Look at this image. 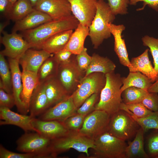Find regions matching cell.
Segmentation results:
<instances>
[{
	"mask_svg": "<svg viewBox=\"0 0 158 158\" xmlns=\"http://www.w3.org/2000/svg\"><path fill=\"white\" fill-rule=\"evenodd\" d=\"M0 158H38V156L34 153L13 152L6 149L1 144L0 145Z\"/></svg>",
	"mask_w": 158,
	"mask_h": 158,
	"instance_id": "40",
	"label": "cell"
},
{
	"mask_svg": "<svg viewBox=\"0 0 158 158\" xmlns=\"http://www.w3.org/2000/svg\"><path fill=\"white\" fill-rule=\"evenodd\" d=\"M35 118L30 115L16 113L7 108L0 107V125H13L20 128L25 132H35L32 124Z\"/></svg>",
	"mask_w": 158,
	"mask_h": 158,
	"instance_id": "16",
	"label": "cell"
},
{
	"mask_svg": "<svg viewBox=\"0 0 158 158\" xmlns=\"http://www.w3.org/2000/svg\"><path fill=\"white\" fill-rule=\"evenodd\" d=\"M76 107L71 95L49 108L38 118L43 120H58L63 121L77 113Z\"/></svg>",
	"mask_w": 158,
	"mask_h": 158,
	"instance_id": "15",
	"label": "cell"
},
{
	"mask_svg": "<svg viewBox=\"0 0 158 158\" xmlns=\"http://www.w3.org/2000/svg\"><path fill=\"white\" fill-rule=\"evenodd\" d=\"M126 112L137 123L144 133L150 129L158 130V111L153 112L147 116L141 118L135 116L128 109Z\"/></svg>",
	"mask_w": 158,
	"mask_h": 158,
	"instance_id": "34",
	"label": "cell"
},
{
	"mask_svg": "<svg viewBox=\"0 0 158 158\" xmlns=\"http://www.w3.org/2000/svg\"><path fill=\"white\" fill-rule=\"evenodd\" d=\"M86 116L77 113L63 121L69 131H78L82 126Z\"/></svg>",
	"mask_w": 158,
	"mask_h": 158,
	"instance_id": "36",
	"label": "cell"
},
{
	"mask_svg": "<svg viewBox=\"0 0 158 158\" xmlns=\"http://www.w3.org/2000/svg\"><path fill=\"white\" fill-rule=\"evenodd\" d=\"M139 1L143 2V6L137 11L143 10L145 6L147 5L157 11H158V0H130L129 4L132 5H135Z\"/></svg>",
	"mask_w": 158,
	"mask_h": 158,
	"instance_id": "46",
	"label": "cell"
},
{
	"mask_svg": "<svg viewBox=\"0 0 158 158\" xmlns=\"http://www.w3.org/2000/svg\"><path fill=\"white\" fill-rule=\"evenodd\" d=\"M51 140L36 132H25L17 140L16 149L21 153L35 154L38 158H52L49 152Z\"/></svg>",
	"mask_w": 158,
	"mask_h": 158,
	"instance_id": "7",
	"label": "cell"
},
{
	"mask_svg": "<svg viewBox=\"0 0 158 158\" xmlns=\"http://www.w3.org/2000/svg\"><path fill=\"white\" fill-rule=\"evenodd\" d=\"M79 24L72 15L66 18L52 20L35 28L22 32L21 34L31 48L39 49L42 44L51 36L61 31L75 30Z\"/></svg>",
	"mask_w": 158,
	"mask_h": 158,
	"instance_id": "1",
	"label": "cell"
},
{
	"mask_svg": "<svg viewBox=\"0 0 158 158\" xmlns=\"http://www.w3.org/2000/svg\"><path fill=\"white\" fill-rule=\"evenodd\" d=\"M125 107L138 118H143L152 113L141 102L126 104Z\"/></svg>",
	"mask_w": 158,
	"mask_h": 158,
	"instance_id": "39",
	"label": "cell"
},
{
	"mask_svg": "<svg viewBox=\"0 0 158 158\" xmlns=\"http://www.w3.org/2000/svg\"><path fill=\"white\" fill-rule=\"evenodd\" d=\"M0 88L13 94L11 73L9 64L5 56L0 54Z\"/></svg>",
	"mask_w": 158,
	"mask_h": 158,
	"instance_id": "32",
	"label": "cell"
},
{
	"mask_svg": "<svg viewBox=\"0 0 158 158\" xmlns=\"http://www.w3.org/2000/svg\"><path fill=\"white\" fill-rule=\"evenodd\" d=\"M72 15L79 23L89 27L97 10V0H68Z\"/></svg>",
	"mask_w": 158,
	"mask_h": 158,
	"instance_id": "13",
	"label": "cell"
},
{
	"mask_svg": "<svg viewBox=\"0 0 158 158\" xmlns=\"http://www.w3.org/2000/svg\"><path fill=\"white\" fill-rule=\"evenodd\" d=\"M100 94L94 93L87 98L81 105L78 108L77 113L86 116L94 110L95 104Z\"/></svg>",
	"mask_w": 158,
	"mask_h": 158,
	"instance_id": "37",
	"label": "cell"
},
{
	"mask_svg": "<svg viewBox=\"0 0 158 158\" xmlns=\"http://www.w3.org/2000/svg\"><path fill=\"white\" fill-rule=\"evenodd\" d=\"M59 64L54 56L46 59L39 68L37 75L39 83H44L47 80L56 77Z\"/></svg>",
	"mask_w": 158,
	"mask_h": 158,
	"instance_id": "30",
	"label": "cell"
},
{
	"mask_svg": "<svg viewBox=\"0 0 158 158\" xmlns=\"http://www.w3.org/2000/svg\"><path fill=\"white\" fill-rule=\"evenodd\" d=\"M87 50V49L84 47L81 52L75 56L76 61L79 68L85 74L92 59V56L88 54Z\"/></svg>",
	"mask_w": 158,
	"mask_h": 158,
	"instance_id": "41",
	"label": "cell"
},
{
	"mask_svg": "<svg viewBox=\"0 0 158 158\" xmlns=\"http://www.w3.org/2000/svg\"><path fill=\"white\" fill-rule=\"evenodd\" d=\"M106 82L105 74L102 73L94 72L84 76L71 95L77 108H79L92 94H100Z\"/></svg>",
	"mask_w": 158,
	"mask_h": 158,
	"instance_id": "8",
	"label": "cell"
},
{
	"mask_svg": "<svg viewBox=\"0 0 158 158\" xmlns=\"http://www.w3.org/2000/svg\"><path fill=\"white\" fill-rule=\"evenodd\" d=\"M111 33L114 38V50L120 63L129 68L130 66L125 40L122 38V33L125 27L123 25H116L111 23L108 25Z\"/></svg>",
	"mask_w": 158,
	"mask_h": 158,
	"instance_id": "20",
	"label": "cell"
},
{
	"mask_svg": "<svg viewBox=\"0 0 158 158\" xmlns=\"http://www.w3.org/2000/svg\"><path fill=\"white\" fill-rule=\"evenodd\" d=\"M94 140L80 134L78 131H71L66 135L51 140L49 152L52 158L60 153L73 149L78 152L85 153L88 157V150L94 149Z\"/></svg>",
	"mask_w": 158,
	"mask_h": 158,
	"instance_id": "4",
	"label": "cell"
},
{
	"mask_svg": "<svg viewBox=\"0 0 158 158\" xmlns=\"http://www.w3.org/2000/svg\"><path fill=\"white\" fill-rule=\"evenodd\" d=\"M149 92H156L158 93V80L153 83L148 90Z\"/></svg>",
	"mask_w": 158,
	"mask_h": 158,
	"instance_id": "48",
	"label": "cell"
},
{
	"mask_svg": "<svg viewBox=\"0 0 158 158\" xmlns=\"http://www.w3.org/2000/svg\"><path fill=\"white\" fill-rule=\"evenodd\" d=\"M23 90L20 99L29 110V103L32 93L39 83L37 73L23 69L22 72Z\"/></svg>",
	"mask_w": 158,
	"mask_h": 158,
	"instance_id": "26",
	"label": "cell"
},
{
	"mask_svg": "<svg viewBox=\"0 0 158 158\" xmlns=\"http://www.w3.org/2000/svg\"><path fill=\"white\" fill-rule=\"evenodd\" d=\"M156 158H158V156L157 157H156Z\"/></svg>",
	"mask_w": 158,
	"mask_h": 158,
	"instance_id": "54",
	"label": "cell"
},
{
	"mask_svg": "<svg viewBox=\"0 0 158 158\" xmlns=\"http://www.w3.org/2000/svg\"><path fill=\"white\" fill-rule=\"evenodd\" d=\"M95 148L92 158H126L127 146L125 141L110 134L107 131L94 140Z\"/></svg>",
	"mask_w": 158,
	"mask_h": 158,
	"instance_id": "5",
	"label": "cell"
},
{
	"mask_svg": "<svg viewBox=\"0 0 158 158\" xmlns=\"http://www.w3.org/2000/svg\"><path fill=\"white\" fill-rule=\"evenodd\" d=\"M147 149L150 156L156 158L158 156V133L152 135L147 141Z\"/></svg>",
	"mask_w": 158,
	"mask_h": 158,
	"instance_id": "44",
	"label": "cell"
},
{
	"mask_svg": "<svg viewBox=\"0 0 158 158\" xmlns=\"http://www.w3.org/2000/svg\"><path fill=\"white\" fill-rule=\"evenodd\" d=\"M108 5L113 13L124 15L128 13L127 7L130 0H108Z\"/></svg>",
	"mask_w": 158,
	"mask_h": 158,
	"instance_id": "38",
	"label": "cell"
},
{
	"mask_svg": "<svg viewBox=\"0 0 158 158\" xmlns=\"http://www.w3.org/2000/svg\"><path fill=\"white\" fill-rule=\"evenodd\" d=\"M79 68L75 56L68 63L59 65L56 78L70 95L75 90L85 75Z\"/></svg>",
	"mask_w": 158,
	"mask_h": 158,
	"instance_id": "10",
	"label": "cell"
},
{
	"mask_svg": "<svg viewBox=\"0 0 158 158\" xmlns=\"http://www.w3.org/2000/svg\"><path fill=\"white\" fill-rule=\"evenodd\" d=\"M73 55L70 51L63 49L54 54V57L59 65H61L69 62Z\"/></svg>",
	"mask_w": 158,
	"mask_h": 158,
	"instance_id": "45",
	"label": "cell"
},
{
	"mask_svg": "<svg viewBox=\"0 0 158 158\" xmlns=\"http://www.w3.org/2000/svg\"><path fill=\"white\" fill-rule=\"evenodd\" d=\"M49 108L44 83H39L34 89L30 97L29 112L30 115L36 118Z\"/></svg>",
	"mask_w": 158,
	"mask_h": 158,
	"instance_id": "21",
	"label": "cell"
},
{
	"mask_svg": "<svg viewBox=\"0 0 158 158\" xmlns=\"http://www.w3.org/2000/svg\"><path fill=\"white\" fill-rule=\"evenodd\" d=\"M141 103L147 109L152 112L158 111V94L149 92Z\"/></svg>",
	"mask_w": 158,
	"mask_h": 158,
	"instance_id": "42",
	"label": "cell"
},
{
	"mask_svg": "<svg viewBox=\"0 0 158 158\" xmlns=\"http://www.w3.org/2000/svg\"><path fill=\"white\" fill-rule=\"evenodd\" d=\"M34 9L30 0H17L13 4L6 18L16 22L24 18Z\"/></svg>",
	"mask_w": 158,
	"mask_h": 158,
	"instance_id": "31",
	"label": "cell"
},
{
	"mask_svg": "<svg viewBox=\"0 0 158 158\" xmlns=\"http://www.w3.org/2000/svg\"><path fill=\"white\" fill-rule=\"evenodd\" d=\"M149 49H147L139 56L132 58L130 61V66L128 68L130 72H139L155 82L157 75L148 56Z\"/></svg>",
	"mask_w": 158,
	"mask_h": 158,
	"instance_id": "22",
	"label": "cell"
},
{
	"mask_svg": "<svg viewBox=\"0 0 158 158\" xmlns=\"http://www.w3.org/2000/svg\"><path fill=\"white\" fill-rule=\"evenodd\" d=\"M44 85L49 108L70 95L56 77L47 80Z\"/></svg>",
	"mask_w": 158,
	"mask_h": 158,
	"instance_id": "23",
	"label": "cell"
},
{
	"mask_svg": "<svg viewBox=\"0 0 158 158\" xmlns=\"http://www.w3.org/2000/svg\"><path fill=\"white\" fill-rule=\"evenodd\" d=\"M148 91L134 87H130L121 93L122 102L125 104L141 102L148 93Z\"/></svg>",
	"mask_w": 158,
	"mask_h": 158,
	"instance_id": "33",
	"label": "cell"
},
{
	"mask_svg": "<svg viewBox=\"0 0 158 158\" xmlns=\"http://www.w3.org/2000/svg\"><path fill=\"white\" fill-rule=\"evenodd\" d=\"M52 20L47 14L34 8L24 18L15 22L12 32H23L32 29Z\"/></svg>",
	"mask_w": 158,
	"mask_h": 158,
	"instance_id": "19",
	"label": "cell"
},
{
	"mask_svg": "<svg viewBox=\"0 0 158 158\" xmlns=\"http://www.w3.org/2000/svg\"><path fill=\"white\" fill-rule=\"evenodd\" d=\"M13 4L10 0H0V11L1 13L7 18Z\"/></svg>",
	"mask_w": 158,
	"mask_h": 158,
	"instance_id": "47",
	"label": "cell"
},
{
	"mask_svg": "<svg viewBox=\"0 0 158 158\" xmlns=\"http://www.w3.org/2000/svg\"><path fill=\"white\" fill-rule=\"evenodd\" d=\"M19 60L10 58L8 59V63L12 75L13 94L18 111L21 114H27L29 112V110L20 98L23 90V84L22 83V72L19 68Z\"/></svg>",
	"mask_w": 158,
	"mask_h": 158,
	"instance_id": "17",
	"label": "cell"
},
{
	"mask_svg": "<svg viewBox=\"0 0 158 158\" xmlns=\"http://www.w3.org/2000/svg\"><path fill=\"white\" fill-rule=\"evenodd\" d=\"M115 16L108 3L104 1H97L96 13L89 27L88 36L94 48H98L104 40L111 37L108 25L112 23Z\"/></svg>",
	"mask_w": 158,
	"mask_h": 158,
	"instance_id": "3",
	"label": "cell"
},
{
	"mask_svg": "<svg viewBox=\"0 0 158 158\" xmlns=\"http://www.w3.org/2000/svg\"><path fill=\"white\" fill-rule=\"evenodd\" d=\"M89 27L79 23L63 49L75 55L80 54L84 47V42L89 35Z\"/></svg>",
	"mask_w": 158,
	"mask_h": 158,
	"instance_id": "25",
	"label": "cell"
},
{
	"mask_svg": "<svg viewBox=\"0 0 158 158\" xmlns=\"http://www.w3.org/2000/svg\"><path fill=\"white\" fill-rule=\"evenodd\" d=\"M131 115L123 110L110 116L107 131L125 141L135 135L140 127Z\"/></svg>",
	"mask_w": 158,
	"mask_h": 158,
	"instance_id": "6",
	"label": "cell"
},
{
	"mask_svg": "<svg viewBox=\"0 0 158 158\" xmlns=\"http://www.w3.org/2000/svg\"><path fill=\"white\" fill-rule=\"evenodd\" d=\"M73 30H65L57 33L46 40L39 49H42L52 54L63 49L73 32Z\"/></svg>",
	"mask_w": 158,
	"mask_h": 158,
	"instance_id": "24",
	"label": "cell"
},
{
	"mask_svg": "<svg viewBox=\"0 0 158 158\" xmlns=\"http://www.w3.org/2000/svg\"><path fill=\"white\" fill-rule=\"evenodd\" d=\"M158 80V73L157 74V78H156V81L157 80Z\"/></svg>",
	"mask_w": 158,
	"mask_h": 158,
	"instance_id": "52",
	"label": "cell"
},
{
	"mask_svg": "<svg viewBox=\"0 0 158 158\" xmlns=\"http://www.w3.org/2000/svg\"><path fill=\"white\" fill-rule=\"evenodd\" d=\"M143 45L149 48L153 59L154 68L158 73V38L145 35L142 39Z\"/></svg>",
	"mask_w": 158,
	"mask_h": 158,
	"instance_id": "35",
	"label": "cell"
},
{
	"mask_svg": "<svg viewBox=\"0 0 158 158\" xmlns=\"http://www.w3.org/2000/svg\"><path fill=\"white\" fill-rule=\"evenodd\" d=\"M17 0H10L12 3L13 4Z\"/></svg>",
	"mask_w": 158,
	"mask_h": 158,
	"instance_id": "51",
	"label": "cell"
},
{
	"mask_svg": "<svg viewBox=\"0 0 158 158\" xmlns=\"http://www.w3.org/2000/svg\"><path fill=\"white\" fill-rule=\"evenodd\" d=\"M10 23L9 20H8L4 22L0 23V34L2 33L4 31V29Z\"/></svg>",
	"mask_w": 158,
	"mask_h": 158,
	"instance_id": "49",
	"label": "cell"
},
{
	"mask_svg": "<svg viewBox=\"0 0 158 158\" xmlns=\"http://www.w3.org/2000/svg\"><path fill=\"white\" fill-rule=\"evenodd\" d=\"M123 82L121 89V93L124 90L130 87L148 91L153 83L150 79L139 72H130L126 78L123 77Z\"/></svg>",
	"mask_w": 158,
	"mask_h": 158,
	"instance_id": "29",
	"label": "cell"
},
{
	"mask_svg": "<svg viewBox=\"0 0 158 158\" xmlns=\"http://www.w3.org/2000/svg\"><path fill=\"white\" fill-rule=\"evenodd\" d=\"M116 68L115 63L107 57L94 53L84 76L94 72H100L105 74L111 73L114 72Z\"/></svg>",
	"mask_w": 158,
	"mask_h": 158,
	"instance_id": "27",
	"label": "cell"
},
{
	"mask_svg": "<svg viewBox=\"0 0 158 158\" xmlns=\"http://www.w3.org/2000/svg\"><path fill=\"white\" fill-rule=\"evenodd\" d=\"M33 7L40 0H30Z\"/></svg>",
	"mask_w": 158,
	"mask_h": 158,
	"instance_id": "50",
	"label": "cell"
},
{
	"mask_svg": "<svg viewBox=\"0 0 158 158\" xmlns=\"http://www.w3.org/2000/svg\"><path fill=\"white\" fill-rule=\"evenodd\" d=\"M2 36H0V43L4 49L0 54L8 58L19 59L29 49L31 48L29 43L22 34L12 32L9 34L4 31Z\"/></svg>",
	"mask_w": 158,
	"mask_h": 158,
	"instance_id": "11",
	"label": "cell"
},
{
	"mask_svg": "<svg viewBox=\"0 0 158 158\" xmlns=\"http://www.w3.org/2000/svg\"><path fill=\"white\" fill-rule=\"evenodd\" d=\"M106 82L101 91L99 101L94 110L105 111L110 116L120 110L122 102L121 89L123 77L114 72L105 74Z\"/></svg>",
	"mask_w": 158,
	"mask_h": 158,
	"instance_id": "2",
	"label": "cell"
},
{
	"mask_svg": "<svg viewBox=\"0 0 158 158\" xmlns=\"http://www.w3.org/2000/svg\"><path fill=\"white\" fill-rule=\"evenodd\" d=\"M144 132L140 127L133 141L129 142L125 152L126 158H148L149 156L144 148Z\"/></svg>",
	"mask_w": 158,
	"mask_h": 158,
	"instance_id": "28",
	"label": "cell"
},
{
	"mask_svg": "<svg viewBox=\"0 0 158 158\" xmlns=\"http://www.w3.org/2000/svg\"><path fill=\"white\" fill-rule=\"evenodd\" d=\"M110 116L105 111L94 110L87 115L79 133L94 140L107 131Z\"/></svg>",
	"mask_w": 158,
	"mask_h": 158,
	"instance_id": "9",
	"label": "cell"
},
{
	"mask_svg": "<svg viewBox=\"0 0 158 158\" xmlns=\"http://www.w3.org/2000/svg\"><path fill=\"white\" fill-rule=\"evenodd\" d=\"M34 8L47 14L53 20L66 18L72 15L68 0H40Z\"/></svg>",
	"mask_w": 158,
	"mask_h": 158,
	"instance_id": "12",
	"label": "cell"
},
{
	"mask_svg": "<svg viewBox=\"0 0 158 158\" xmlns=\"http://www.w3.org/2000/svg\"><path fill=\"white\" fill-rule=\"evenodd\" d=\"M16 105V102L13 94L6 92L3 89L0 88V107L9 109Z\"/></svg>",
	"mask_w": 158,
	"mask_h": 158,
	"instance_id": "43",
	"label": "cell"
},
{
	"mask_svg": "<svg viewBox=\"0 0 158 158\" xmlns=\"http://www.w3.org/2000/svg\"><path fill=\"white\" fill-rule=\"evenodd\" d=\"M32 124L35 132L51 140L63 137L70 131L60 120H43L35 118Z\"/></svg>",
	"mask_w": 158,
	"mask_h": 158,
	"instance_id": "14",
	"label": "cell"
},
{
	"mask_svg": "<svg viewBox=\"0 0 158 158\" xmlns=\"http://www.w3.org/2000/svg\"><path fill=\"white\" fill-rule=\"evenodd\" d=\"M31 48L28 49L20 58L19 63L23 69L37 73L43 63L52 54L42 49Z\"/></svg>",
	"mask_w": 158,
	"mask_h": 158,
	"instance_id": "18",
	"label": "cell"
},
{
	"mask_svg": "<svg viewBox=\"0 0 158 158\" xmlns=\"http://www.w3.org/2000/svg\"><path fill=\"white\" fill-rule=\"evenodd\" d=\"M97 1H104V0H97Z\"/></svg>",
	"mask_w": 158,
	"mask_h": 158,
	"instance_id": "53",
	"label": "cell"
}]
</instances>
